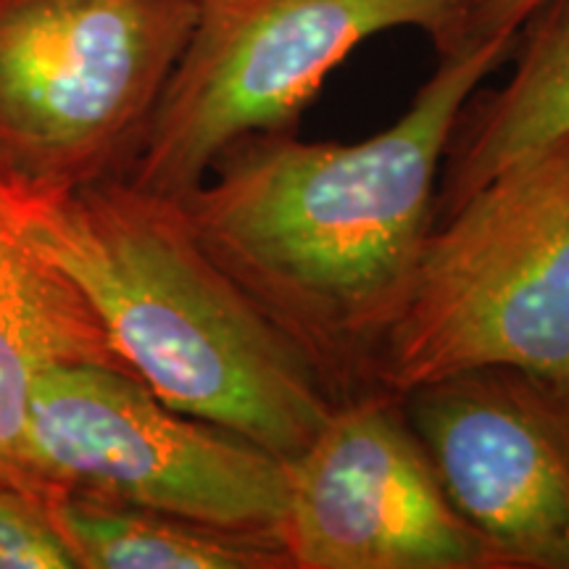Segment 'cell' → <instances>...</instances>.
<instances>
[{
  "instance_id": "12",
  "label": "cell",
  "mask_w": 569,
  "mask_h": 569,
  "mask_svg": "<svg viewBox=\"0 0 569 569\" xmlns=\"http://www.w3.org/2000/svg\"><path fill=\"white\" fill-rule=\"evenodd\" d=\"M0 569H77L51 503L0 482Z\"/></svg>"
},
{
  "instance_id": "7",
  "label": "cell",
  "mask_w": 569,
  "mask_h": 569,
  "mask_svg": "<svg viewBox=\"0 0 569 569\" xmlns=\"http://www.w3.org/2000/svg\"><path fill=\"white\" fill-rule=\"evenodd\" d=\"M277 540L290 569H503L386 398L336 407L288 459Z\"/></svg>"
},
{
  "instance_id": "8",
  "label": "cell",
  "mask_w": 569,
  "mask_h": 569,
  "mask_svg": "<svg viewBox=\"0 0 569 569\" xmlns=\"http://www.w3.org/2000/svg\"><path fill=\"white\" fill-rule=\"evenodd\" d=\"M407 398L448 498L503 569H569V390L469 372Z\"/></svg>"
},
{
  "instance_id": "6",
  "label": "cell",
  "mask_w": 569,
  "mask_h": 569,
  "mask_svg": "<svg viewBox=\"0 0 569 569\" xmlns=\"http://www.w3.org/2000/svg\"><path fill=\"white\" fill-rule=\"evenodd\" d=\"M30 440L40 469L63 496L106 498L277 540L288 461L169 409L124 369H48L32 393Z\"/></svg>"
},
{
  "instance_id": "2",
  "label": "cell",
  "mask_w": 569,
  "mask_h": 569,
  "mask_svg": "<svg viewBox=\"0 0 569 569\" xmlns=\"http://www.w3.org/2000/svg\"><path fill=\"white\" fill-rule=\"evenodd\" d=\"M17 219L101 322L119 365L159 401L280 459L336 403L322 369L206 251L177 198L113 174Z\"/></svg>"
},
{
  "instance_id": "9",
  "label": "cell",
  "mask_w": 569,
  "mask_h": 569,
  "mask_svg": "<svg viewBox=\"0 0 569 569\" xmlns=\"http://www.w3.org/2000/svg\"><path fill=\"white\" fill-rule=\"evenodd\" d=\"M17 203L0 201V482L53 503L63 493L30 440L34 386L61 365L124 367L80 290L21 230Z\"/></svg>"
},
{
  "instance_id": "3",
  "label": "cell",
  "mask_w": 569,
  "mask_h": 569,
  "mask_svg": "<svg viewBox=\"0 0 569 569\" xmlns=\"http://www.w3.org/2000/svg\"><path fill=\"white\" fill-rule=\"evenodd\" d=\"M377 365L401 396L469 372L569 390V134L451 203Z\"/></svg>"
},
{
  "instance_id": "1",
  "label": "cell",
  "mask_w": 569,
  "mask_h": 569,
  "mask_svg": "<svg viewBox=\"0 0 569 569\" xmlns=\"http://www.w3.org/2000/svg\"><path fill=\"white\" fill-rule=\"evenodd\" d=\"M519 38L465 40L388 130L359 142L248 134L177 201L217 264L319 369L380 351L415 282L461 111Z\"/></svg>"
},
{
  "instance_id": "10",
  "label": "cell",
  "mask_w": 569,
  "mask_h": 569,
  "mask_svg": "<svg viewBox=\"0 0 569 569\" xmlns=\"http://www.w3.org/2000/svg\"><path fill=\"white\" fill-rule=\"evenodd\" d=\"M77 569H288L277 540L82 493L51 503Z\"/></svg>"
},
{
  "instance_id": "14",
  "label": "cell",
  "mask_w": 569,
  "mask_h": 569,
  "mask_svg": "<svg viewBox=\"0 0 569 569\" xmlns=\"http://www.w3.org/2000/svg\"><path fill=\"white\" fill-rule=\"evenodd\" d=\"M0 201H17V198H13V196L9 193V190H6L3 184H0Z\"/></svg>"
},
{
  "instance_id": "13",
  "label": "cell",
  "mask_w": 569,
  "mask_h": 569,
  "mask_svg": "<svg viewBox=\"0 0 569 569\" xmlns=\"http://www.w3.org/2000/svg\"><path fill=\"white\" fill-rule=\"evenodd\" d=\"M549 0H480L469 19L465 40L498 38V34H511L519 38L525 24L543 9Z\"/></svg>"
},
{
  "instance_id": "4",
  "label": "cell",
  "mask_w": 569,
  "mask_h": 569,
  "mask_svg": "<svg viewBox=\"0 0 569 569\" xmlns=\"http://www.w3.org/2000/svg\"><path fill=\"white\" fill-rule=\"evenodd\" d=\"M198 0H0V184L51 201L138 151Z\"/></svg>"
},
{
  "instance_id": "5",
  "label": "cell",
  "mask_w": 569,
  "mask_h": 569,
  "mask_svg": "<svg viewBox=\"0 0 569 569\" xmlns=\"http://www.w3.org/2000/svg\"><path fill=\"white\" fill-rule=\"evenodd\" d=\"M480 0H198L188 46L130 159L148 193L182 198L227 148L282 132L332 69L375 34L415 27L440 53L467 38Z\"/></svg>"
},
{
  "instance_id": "11",
  "label": "cell",
  "mask_w": 569,
  "mask_h": 569,
  "mask_svg": "<svg viewBox=\"0 0 569 569\" xmlns=\"http://www.w3.org/2000/svg\"><path fill=\"white\" fill-rule=\"evenodd\" d=\"M525 27L515 74L453 153L451 203L517 156L569 134V0H549Z\"/></svg>"
}]
</instances>
